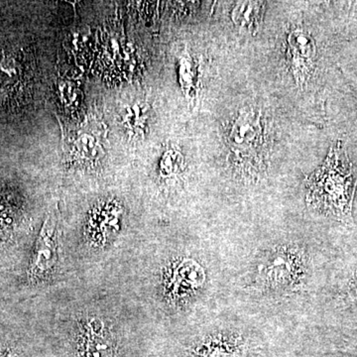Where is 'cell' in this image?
<instances>
[{"instance_id": "1", "label": "cell", "mask_w": 357, "mask_h": 357, "mask_svg": "<svg viewBox=\"0 0 357 357\" xmlns=\"http://www.w3.org/2000/svg\"><path fill=\"white\" fill-rule=\"evenodd\" d=\"M357 185V170L338 141L325 163L307 178L306 201L312 210L338 220L351 218Z\"/></svg>"}, {"instance_id": "2", "label": "cell", "mask_w": 357, "mask_h": 357, "mask_svg": "<svg viewBox=\"0 0 357 357\" xmlns=\"http://www.w3.org/2000/svg\"><path fill=\"white\" fill-rule=\"evenodd\" d=\"M307 275L304 250L296 244L276 246L258 265V285L267 292L288 294L302 288Z\"/></svg>"}, {"instance_id": "3", "label": "cell", "mask_w": 357, "mask_h": 357, "mask_svg": "<svg viewBox=\"0 0 357 357\" xmlns=\"http://www.w3.org/2000/svg\"><path fill=\"white\" fill-rule=\"evenodd\" d=\"M165 275V295L175 304L185 302L196 295L206 281V272L203 267L189 258L173 263Z\"/></svg>"}, {"instance_id": "4", "label": "cell", "mask_w": 357, "mask_h": 357, "mask_svg": "<svg viewBox=\"0 0 357 357\" xmlns=\"http://www.w3.org/2000/svg\"><path fill=\"white\" fill-rule=\"evenodd\" d=\"M262 131L260 114L253 110L243 112L230 129V146L237 154L252 152L261 143Z\"/></svg>"}, {"instance_id": "5", "label": "cell", "mask_w": 357, "mask_h": 357, "mask_svg": "<svg viewBox=\"0 0 357 357\" xmlns=\"http://www.w3.org/2000/svg\"><path fill=\"white\" fill-rule=\"evenodd\" d=\"M57 243L56 230L50 220H46L40 234L33 260L30 264L29 276L31 279H41L50 273L57 263Z\"/></svg>"}, {"instance_id": "6", "label": "cell", "mask_w": 357, "mask_h": 357, "mask_svg": "<svg viewBox=\"0 0 357 357\" xmlns=\"http://www.w3.org/2000/svg\"><path fill=\"white\" fill-rule=\"evenodd\" d=\"M84 330L81 351L83 357H114V340L100 319H91Z\"/></svg>"}, {"instance_id": "7", "label": "cell", "mask_w": 357, "mask_h": 357, "mask_svg": "<svg viewBox=\"0 0 357 357\" xmlns=\"http://www.w3.org/2000/svg\"><path fill=\"white\" fill-rule=\"evenodd\" d=\"M289 45L296 67L304 72L307 67L311 66L316 55L314 40L309 33L303 29H296L289 35Z\"/></svg>"}, {"instance_id": "8", "label": "cell", "mask_w": 357, "mask_h": 357, "mask_svg": "<svg viewBox=\"0 0 357 357\" xmlns=\"http://www.w3.org/2000/svg\"><path fill=\"white\" fill-rule=\"evenodd\" d=\"M237 342L239 337L234 335H211L196 349L198 357H234L237 349Z\"/></svg>"}, {"instance_id": "9", "label": "cell", "mask_w": 357, "mask_h": 357, "mask_svg": "<svg viewBox=\"0 0 357 357\" xmlns=\"http://www.w3.org/2000/svg\"><path fill=\"white\" fill-rule=\"evenodd\" d=\"M121 117L124 128L134 135H141L149 119V107L145 103H136L126 107Z\"/></svg>"}, {"instance_id": "10", "label": "cell", "mask_w": 357, "mask_h": 357, "mask_svg": "<svg viewBox=\"0 0 357 357\" xmlns=\"http://www.w3.org/2000/svg\"><path fill=\"white\" fill-rule=\"evenodd\" d=\"M262 4L261 2H241L232 13V20L239 27L255 29L261 18Z\"/></svg>"}, {"instance_id": "11", "label": "cell", "mask_w": 357, "mask_h": 357, "mask_svg": "<svg viewBox=\"0 0 357 357\" xmlns=\"http://www.w3.org/2000/svg\"><path fill=\"white\" fill-rule=\"evenodd\" d=\"M102 147L93 136L88 133L81 134L73 142L70 153L75 159L81 162H93L100 156Z\"/></svg>"}, {"instance_id": "12", "label": "cell", "mask_w": 357, "mask_h": 357, "mask_svg": "<svg viewBox=\"0 0 357 357\" xmlns=\"http://www.w3.org/2000/svg\"><path fill=\"white\" fill-rule=\"evenodd\" d=\"M180 79L185 95L192 98L196 91L197 70L194 60L187 54L181 58Z\"/></svg>"}, {"instance_id": "13", "label": "cell", "mask_w": 357, "mask_h": 357, "mask_svg": "<svg viewBox=\"0 0 357 357\" xmlns=\"http://www.w3.org/2000/svg\"><path fill=\"white\" fill-rule=\"evenodd\" d=\"M184 167V157L176 150H169L164 154L160 165V173L163 177L171 178L178 175Z\"/></svg>"}, {"instance_id": "14", "label": "cell", "mask_w": 357, "mask_h": 357, "mask_svg": "<svg viewBox=\"0 0 357 357\" xmlns=\"http://www.w3.org/2000/svg\"><path fill=\"white\" fill-rule=\"evenodd\" d=\"M20 75V65L11 56H3L0 59V83L4 86L17 81Z\"/></svg>"}, {"instance_id": "15", "label": "cell", "mask_w": 357, "mask_h": 357, "mask_svg": "<svg viewBox=\"0 0 357 357\" xmlns=\"http://www.w3.org/2000/svg\"><path fill=\"white\" fill-rule=\"evenodd\" d=\"M6 357H23V356H20V354H16V352H9V354H7V356Z\"/></svg>"}, {"instance_id": "16", "label": "cell", "mask_w": 357, "mask_h": 357, "mask_svg": "<svg viewBox=\"0 0 357 357\" xmlns=\"http://www.w3.org/2000/svg\"><path fill=\"white\" fill-rule=\"evenodd\" d=\"M357 282V281H356ZM356 285H357V283H356Z\"/></svg>"}]
</instances>
